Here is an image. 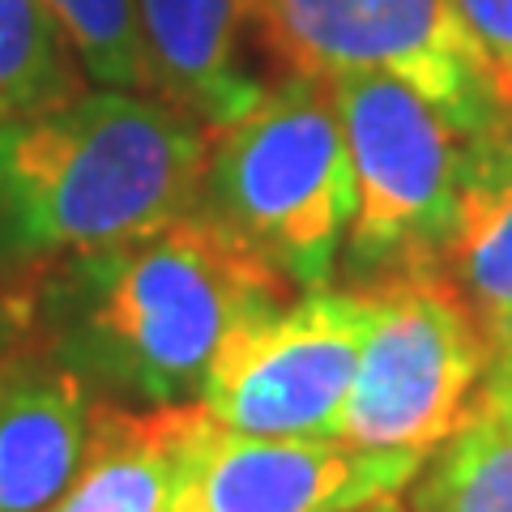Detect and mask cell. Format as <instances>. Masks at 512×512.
Listing matches in <instances>:
<instances>
[{
	"mask_svg": "<svg viewBox=\"0 0 512 512\" xmlns=\"http://www.w3.org/2000/svg\"><path fill=\"white\" fill-rule=\"evenodd\" d=\"M431 453H372L342 440L239 436L210 419L171 512H350L402 495Z\"/></svg>",
	"mask_w": 512,
	"mask_h": 512,
	"instance_id": "ba28073f",
	"label": "cell"
},
{
	"mask_svg": "<svg viewBox=\"0 0 512 512\" xmlns=\"http://www.w3.org/2000/svg\"><path fill=\"white\" fill-rule=\"evenodd\" d=\"M350 512H410L402 504V495H389V500H376V504H363V508H350Z\"/></svg>",
	"mask_w": 512,
	"mask_h": 512,
	"instance_id": "ac0fdd59",
	"label": "cell"
},
{
	"mask_svg": "<svg viewBox=\"0 0 512 512\" xmlns=\"http://www.w3.org/2000/svg\"><path fill=\"white\" fill-rule=\"evenodd\" d=\"M367 291L376 312L333 440L372 453H436L483 397L491 346L444 269H402Z\"/></svg>",
	"mask_w": 512,
	"mask_h": 512,
	"instance_id": "5b68a950",
	"label": "cell"
},
{
	"mask_svg": "<svg viewBox=\"0 0 512 512\" xmlns=\"http://www.w3.org/2000/svg\"><path fill=\"white\" fill-rule=\"evenodd\" d=\"M150 94L205 128L239 116L269 82L248 73V0H137Z\"/></svg>",
	"mask_w": 512,
	"mask_h": 512,
	"instance_id": "30bf717a",
	"label": "cell"
},
{
	"mask_svg": "<svg viewBox=\"0 0 512 512\" xmlns=\"http://www.w3.org/2000/svg\"><path fill=\"white\" fill-rule=\"evenodd\" d=\"M483 389L512 414V367H491V376H487Z\"/></svg>",
	"mask_w": 512,
	"mask_h": 512,
	"instance_id": "e0dca14e",
	"label": "cell"
},
{
	"mask_svg": "<svg viewBox=\"0 0 512 512\" xmlns=\"http://www.w3.org/2000/svg\"><path fill=\"white\" fill-rule=\"evenodd\" d=\"M201 214L295 291H320L342 265L355 171L342 111L320 77H278L210 128Z\"/></svg>",
	"mask_w": 512,
	"mask_h": 512,
	"instance_id": "3957f363",
	"label": "cell"
},
{
	"mask_svg": "<svg viewBox=\"0 0 512 512\" xmlns=\"http://www.w3.org/2000/svg\"><path fill=\"white\" fill-rule=\"evenodd\" d=\"M94 393L30 338L0 346V512H52L86 453Z\"/></svg>",
	"mask_w": 512,
	"mask_h": 512,
	"instance_id": "9c48e42d",
	"label": "cell"
},
{
	"mask_svg": "<svg viewBox=\"0 0 512 512\" xmlns=\"http://www.w3.org/2000/svg\"><path fill=\"white\" fill-rule=\"evenodd\" d=\"M406 491L410 512H512V414L483 389Z\"/></svg>",
	"mask_w": 512,
	"mask_h": 512,
	"instance_id": "4fadbf2b",
	"label": "cell"
},
{
	"mask_svg": "<svg viewBox=\"0 0 512 512\" xmlns=\"http://www.w3.org/2000/svg\"><path fill=\"white\" fill-rule=\"evenodd\" d=\"M69 35L90 86L150 94L137 0H43Z\"/></svg>",
	"mask_w": 512,
	"mask_h": 512,
	"instance_id": "9a60e30c",
	"label": "cell"
},
{
	"mask_svg": "<svg viewBox=\"0 0 512 512\" xmlns=\"http://www.w3.org/2000/svg\"><path fill=\"white\" fill-rule=\"evenodd\" d=\"M18 312V308H0V346H9L13 338H9V316Z\"/></svg>",
	"mask_w": 512,
	"mask_h": 512,
	"instance_id": "d6986e66",
	"label": "cell"
},
{
	"mask_svg": "<svg viewBox=\"0 0 512 512\" xmlns=\"http://www.w3.org/2000/svg\"><path fill=\"white\" fill-rule=\"evenodd\" d=\"M444 274L478 316L491 367H512V124L478 137Z\"/></svg>",
	"mask_w": 512,
	"mask_h": 512,
	"instance_id": "7c38bea8",
	"label": "cell"
},
{
	"mask_svg": "<svg viewBox=\"0 0 512 512\" xmlns=\"http://www.w3.org/2000/svg\"><path fill=\"white\" fill-rule=\"evenodd\" d=\"M205 427L201 402L124 406L94 397L82 466L52 512H171L175 483Z\"/></svg>",
	"mask_w": 512,
	"mask_h": 512,
	"instance_id": "8fae6325",
	"label": "cell"
},
{
	"mask_svg": "<svg viewBox=\"0 0 512 512\" xmlns=\"http://www.w3.org/2000/svg\"><path fill=\"white\" fill-rule=\"evenodd\" d=\"M90 77L43 0H0V124L82 99Z\"/></svg>",
	"mask_w": 512,
	"mask_h": 512,
	"instance_id": "5bb4252c",
	"label": "cell"
},
{
	"mask_svg": "<svg viewBox=\"0 0 512 512\" xmlns=\"http://www.w3.org/2000/svg\"><path fill=\"white\" fill-rule=\"evenodd\" d=\"M372 312L367 286H320L244 320L205 372V414L239 436L333 440Z\"/></svg>",
	"mask_w": 512,
	"mask_h": 512,
	"instance_id": "52a82bcc",
	"label": "cell"
},
{
	"mask_svg": "<svg viewBox=\"0 0 512 512\" xmlns=\"http://www.w3.org/2000/svg\"><path fill=\"white\" fill-rule=\"evenodd\" d=\"M252 39L282 77L393 73L470 133L504 124L483 47L453 0H248Z\"/></svg>",
	"mask_w": 512,
	"mask_h": 512,
	"instance_id": "8992f818",
	"label": "cell"
},
{
	"mask_svg": "<svg viewBox=\"0 0 512 512\" xmlns=\"http://www.w3.org/2000/svg\"><path fill=\"white\" fill-rule=\"evenodd\" d=\"M453 5L483 47L504 99V120L512 124V0H453Z\"/></svg>",
	"mask_w": 512,
	"mask_h": 512,
	"instance_id": "2e32d148",
	"label": "cell"
},
{
	"mask_svg": "<svg viewBox=\"0 0 512 512\" xmlns=\"http://www.w3.org/2000/svg\"><path fill=\"white\" fill-rule=\"evenodd\" d=\"M329 86L355 171V214L338 269L355 286L402 269H444L483 133L461 128L393 73H346Z\"/></svg>",
	"mask_w": 512,
	"mask_h": 512,
	"instance_id": "277c9868",
	"label": "cell"
},
{
	"mask_svg": "<svg viewBox=\"0 0 512 512\" xmlns=\"http://www.w3.org/2000/svg\"><path fill=\"white\" fill-rule=\"evenodd\" d=\"M210 128L158 94L90 86L0 124V282L201 210Z\"/></svg>",
	"mask_w": 512,
	"mask_h": 512,
	"instance_id": "7a4b0ae2",
	"label": "cell"
},
{
	"mask_svg": "<svg viewBox=\"0 0 512 512\" xmlns=\"http://www.w3.org/2000/svg\"><path fill=\"white\" fill-rule=\"evenodd\" d=\"M299 295L214 218L192 210L120 244L77 252L22 282L26 333L94 397L201 402L218 346Z\"/></svg>",
	"mask_w": 512,
	"mask_h": 512,
	"instance_id": "6da1fadb",
	"label": "cell"
}]
</instances>
